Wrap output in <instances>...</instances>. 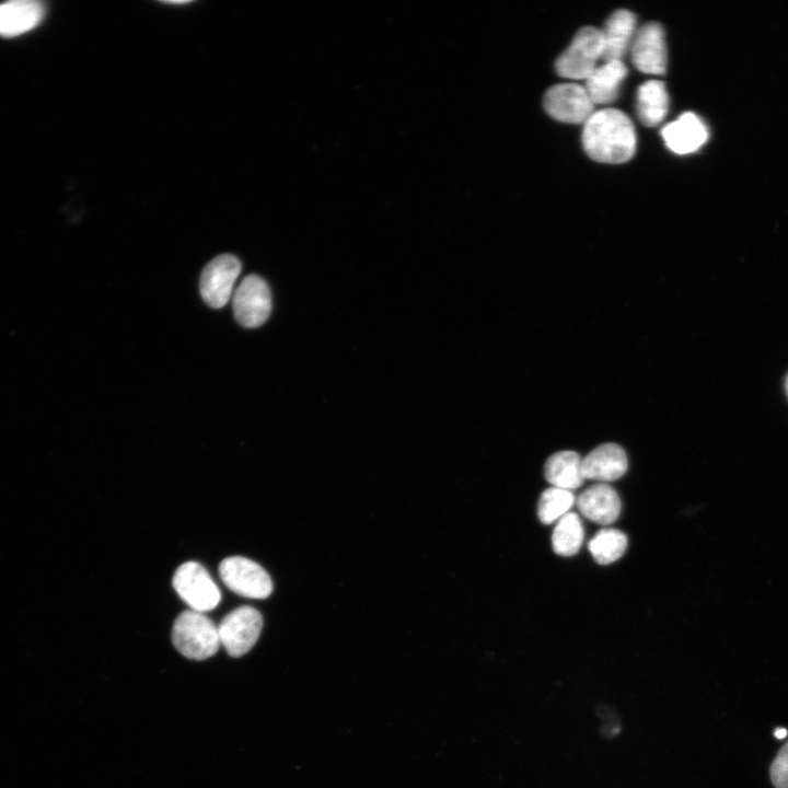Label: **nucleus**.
I'll use <instances>...</instances> for the list:
<instances>
[{"label": "nucleus", "instance_id": "nucleus-23", "mask_svg": "<svg viewBox=\"0 0 788 788\" xmlns=\"http://www.w3.org/2000/svg\"><path fill=\"white\" fill-rule=\"evenodd\" d=\"M787 734H788V730L783 727H778L774 731V735L777 739H784Z\"/></svg>", "mask_w": 788, "mask_h": 788}, {"label": "nucleus", "instance_id": "nucleus-2", "mask_svg": "<svg viewBox=\"0 0 788 788\" xmlns=\"http://www.w3.org/2000/svg\"><path fill=\"white\" fill-rule=\"evenodd\" d=\"M172 640L184 657L193 660L213 656L221 645L218 626L205 614L193 610L177 616L172 629Z\"/></svg>", "mask_w": 788, "mask_h": 788}, {"label": "nucleus", "instance_id": "nucleus-20", "mask_svg": "<svg viewBox=\"0 0 788 788\" xmlns=\"http://www.w3.org/2000/svg\"><path fill=\"white\" fill-rule=\"evenodd\" d=\"M626 547V535L616 529H602L589 542L591 555L601 565L617 560L622 557Z\"/></svg>", "mask_w": 788, "mask_h": 788}, {"label": "nucleus", "instance_id": "nucleus-16", "mask_svg": "<svg viewBox=\"0 0 788 788\" xmlns=\"http://www.w3.org/2000/svg\"><path fill=\"white\" fill-rule=\"evenodd\" d=\"M44 5L34 0H14L0 4V35L16 36L34 28L43 19Z\"/></svg>", "mask_w": 788, "mask_h": 788}, {"label": "nucleus", "instance_id": "nucleus-12", "mask_svg": "<svg viewBox=\"0 0 788 788\" xmlns=\"http://www.w3.org/2000/svg\"><path fill=\"white\" fill-rule=\"evenodd\" d=\"M667 147L676 154L696 151L707 140L708 132L704 123L694 113H684L661 130Z\"/></svg>", "mask_w": 788, "mask_h": 788}, {"label": "nucleus", "instance_id": "nucleus-13", "mask_svg": "<svg viewBox=\"0 0 788 788\" xmlns=\"http://www.w3.org/2000/svg\"><path fill=\"white\" fill-rule=\"evenodd\" d=\"M637 31L636 16L628 10L619 9L605 21L603 30L602 61L622 60L630 48Z\"/></svg>", "mask_w": 788, "mask_h": 788}, {"label": "nucleus", "instance_id": "nucleus-19", "mask_svg": "<svg viewBox=\"0 0 788 788\" xmlns=\"http://www.w3.org/2000/svg\"><path fill=\"white\" fill-rule=\"evenodd\" d=\"M583 541V526L576 513H566L556 524L552 543L556 554L561 556L575 555Z\"/></svg>", "mask_w": 788, "mask_h": 788}, {"label": "nucleus", "instance_id": "nucleus-5", "mask_svg": "<svg viewBox=\"0 0 788 788\" xmlns=\"http://www.w3.org/2000/svg\"><path fill=\"white\" fill-rule=\"evenodd\" d=\"M219 573L223 583L239 595L265 599L273 592L270 576L251 559L240 556L228 557L221 561Z\"/></svg>", "mask_w": 788, "mask_h": 788}, {"label": "nucleus", "instance_id": "nucleus-24", "mask_svg": "<svg viewBox=\"0 0 788 788\" xmlns=\"http://www.w3.org/2000/svg\"><path fill=\"white\" fill-rule=\"evenodd\" d=\"M164 3L174 4V5H175V4H178V5H179V4L189 3V1H185V0H184V1H164Z\"/></svg>", "mask_w": 788, "mask_h": 788}, {"label": "nucleus", "instance_id": "nucleus-21", "mask_svg": "<svg viewBox=\"0 0 788 788\" xmlns=\"http://www.w3.org/2000/svg\"><path fill=\"white\" fill-rule=\"evenodd\" d=\"M575 497L570 490L551 487L540 498L537 514L545 524H551L560 519L573 505Z\"/></svg>", "mask_w": 788, "mask_h": 788}, {"label": "nucleus", "instance_id": "nucleus-10", "mask_svg": "<svg viewBox=\"0 0 788 788\" xmlns=\"http://www.w3.org/2000/svg\"><path fill=\"white\" fill-rule=\"evenodd\" d=\"M629 50L631 61L639 71L659 76L665 73L664 31L658 22H648L637 28Z\"/></svg>", "mask_w": 788, "mask_h": 788}, {"label": "nucleus", "instance_id": "nucleus-4", "mask_svg": "<svg viewBox=\"0 0 788 788\" xmlns=\"http://www.w3.org/2000/svg\"><path fill=\"white\" fill-rule=\"evenodd\" d=\"M173 586L190 609L199 613L213 610L221 599L208 571L196 561H187L177 568Z\"/></svg>", "mask_w": 788, "mask_h": 788}, {"label": "nucleus", "instance_id": "nucleus-9", "mask_svg": "<svg viewBox=\"0 0 788 788\" xmlns=\"http://www.w3.org/2000/svg\"><path fill=\"white\" fill-rule=\"evenodd\" d=\"M271 310V297L266 281L248 275L239 285L233 297V312L236 321L244 327L263 325Z\"/></svg>", "mask_w": 788, "mask_h": 788}, {"label": "nucleus", "instance_id": "nucleus-18", "mask_svg": "<svg viewBox=\"0 0 788 788\" xmlns=\"http://www.w3.org/2000/svg\"><path fill=\"white\" fill-rule=\"evenodd\" d=\"M669 108V95L665 84L660 80H649L637 90L636 111L640 121L648 127L659 125Z\"/></svg>", "mask_w": 788, "mask_h": 788}, {"label": "nucleus", "instance_id": "nucleus-15", "mask_svg": "<svg viewBox=\"0 0 788 788\" xmlns=\"http://www.w3.org/2000/svg\"><path fill=\"white\" fill-rule=\"evenodd\" d=\"M622 60L604 61L586 79L584 89L594 105L611 104L617 99L619 86L627 76Z\"/></svg>", "mask_w": 788, "mask_h": 788}, {"label": "nucleus", "instance_id": "nucleus-3", "mask_svg": "<svg viewBox=\"0 0 788 788\" xmlns=\"http://www.w3.org/2000/svg\"><path fill=\"white\" fill-rule=\"evenodd\" d=\"M603 56V37L601 30L583 26L575 35L571 44L563 51L555 62L558 76L586 80L599 66Z\"/></svg>", "mask_w": 788, "mask_h": 788}, {"label": "nucleus", "instance_id": "nucleus-6", "mask_svg": "<svg viewBox=\"0 0 788 788\" xmlns=\"http://www.w3.org/2000/svg\"><path fill=\"white\" fill-rule=\"evenodd\" d=\"M263 626L260 613L252 606H241L218 626L220 642L231 657L245 654L257 641Z\"/></svg>", "mask_w": 788, "mask_h": 788}, {"label": "nucleus", "instance_id": "nucleus-22", "mask_svg": "<svg viewBox=\"0 0 788 788\" xmlns=\"http://www.w3.org/2000/svg\"><path fill=\"white\" fill-rule=\"evenodd\" d=\"M770 779L775 788H788V742L781 746L770 765Z\"/></svg>", "mask_w": 788, "mask_h": 788}, {"label": "nucleus", "instance_id": "nucleus-1", "mask_svg": "<svg viewBox=\"0 0 788 788\" xmlns=\"http://www.w3.org/2000/svg\"><path fill=\"white\" fill-rule=\"evenodd\" d=\"M582 146L594 161L625 163L636 151V132L629 117L616 108L595 111L583 124Z\"/></svg>", "mask_w": 788, "mask_h": 788}, {"label": "nucleus", "instance_id": "nucleus-25", "mask_svg": "<svg viewBox=\"0 0 788 788\" xmlns=\"http://www.w3.org/2000/svg\"><path fill=\"white\" fill-rule=\"evenodd\" d=\"M785 390H786V394H787V397H788V375H787L786 381H785Z\"/></svg>", "mask_w": 788, "mask_h": 788}, {"label": "nucleus", "instance_id": "nucleus-11", "mask_svg": "<svg viewBox=\"0 0 788 788\" xmlns=\"http://www.w3.org/2000/svg\"><path fill=\"white\" fill-rule=\"evenodd\" d=\"M581 467L584 479L600 483L613 482L626 472L627 456L622 447L615 443H605L596 447L583 457Z\"/></svg>", "mask_w": 788, "mask_h": 788}, {"label": "nucleus", "instance_id": "nucleus-17", "mask_svg": "<svg viewBox=\"0 0 788 788\" xmlns=\"http://www.w3.org/2000/svg\"><path fill=\"white\" fill-rule=\"evenodd\" d=\"M582 459L573 451H560L552 454L544 466V476L553 487L571 490L584 480Z\"/></svg>", "mask_w": 788, "mask_h": 788}, {"label": "nucleus", "instance_id": "nucleus-14", "mask_svg": "<svg viewBox=\"0 0 788 788\" xmlns=\"http://www.w3.org/2000/svg\"><path fill=\"white\" fill-rule=\"evenodd\" d=\"M577 507L580 513L592 522L609 525L619 515L621 500L611 486L598 483L579 495Z\"/></svg>", "mask_w": 788, "mask_h": 788}, {"label": "nucleus", "instance_id": "nucleus-8", "mask_svg": "<svg viewBox=\"0 0 788 788\" xmlns=\"http://www.w3.org/2000/svg\"><path fill=\"white\" fill-rule=\"evenodd\" d=\"M544 108L554 119L568 124H584L594 113V104L584 86L559 83L544 95Z\"/></svg>", "mask_w": 788, "mask_h": 788}, {"label": "nucleus", "instance_id": "nucleus-7", "mask_svg": "<svg viewBox=\"0 0 788 788\" xmlns=\"http://www.w3.org/2000/svg\"><path fill=\"white\" fill-rule=\"evenodd\" d=\"M241 269L240 260L231 254H222L210 260L202 269L199 282L204 301L213 309L224 306L232 296Z\"/></svg>", "mask_w": 788, "mask_h": 788}]
</instances>
